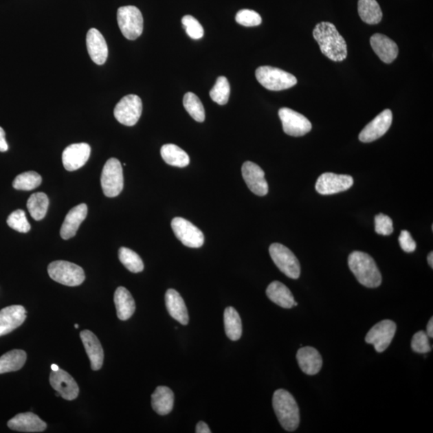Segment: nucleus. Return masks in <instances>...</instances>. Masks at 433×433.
I'll use <instances>...</instances> for the list:
<instances>
[{
    "mask_svg": "<svg viewBox=\"0 0 433 433\" xmlns=\"http://www.w3.org/2000/svg\"><path fill=\"white\" fill-rule=\"evenodd\" d=\"M313 36L319 43L322 54L335 62L344 61L348 56V46L344 38L340 35L333 23H318Z\"/></svg>",
    "mask_w": 433,
    "mask_h": 433,
    "instance_id": "1",
    "label": "nucleus"
},
{
    "mask_svg": "<svg viewBox=\"0 0 433 433\" xmlns=\"http://www.w3.org/2000/svg\"><path fill=\"white\" fill-rule=\"evenodd\" d=\"M349 268L358 282L368 288H377L382 282L381 274L369 254L354 252L348 257Z\"/></svg>",
    "mask_w": 433,
    "mask_h": 433,
    "instance_id": "2",
    "label": "nucleus"
},
{
    "mask_svg": "<svg viewBox=\"0 0 433 433\" xmlns=\"http://www.w3.org/2000/svg\"><path fill=\"white\" fill-rule=\"evenodd\" d=\"M273 408L278 420L284 430L293 432L300 423V408L292 395L284 389H278L273 396Z\"/></svg>",
    "mask_w": 433,
    "mask_h": 433,
    "instance_id": "3",
    "label": "nucleus"
},
{
    "mask_svg": "<svg viewBox=\"0 0 433 433\" xmlns=\"http://www.w3.org/2000/svg\"><path fill=\"white\" fill-rule=\"evenodd\" d=\"M255 76L265 89L281 91L292 88L297 84V79L289 72L271 66L258 67Z\"/></svg>",
    "mask_w": 433,
    "mask_h": 433,
    "instance_id": "4",
    "label": "nucleus"
},
{
    "mask_svg": "<svg viewBox=\"0 0 433 433\" xmlns=\"http://www.w3.org/2000/svg\"><path fill=\"white\" fill-rule=\"evenodd\" d=\"M47 272L53 280L65 286H80L85 280L83 268L70 262H52L47 267Z\"/></svg>",
    "mask_w": 433,
    "mask_h": 433,
    "instance_id": "5",
    "label": "nucleus"
},
{
    "mask_svg": "<svg viewBox=\"0 0 433 433\" xmlns=\"http://www.w3.org/2000/svg\"><path fill=\"white\" fill-rule=\"evenodd\" d=\"M101 187L108 197L118 196L123 190L124 176L122 164L117 158H110L104 166L101 173Z\"/></svg>",
    "mask_w": 433,
    "mask_h": 433,
    "instance_id": "6",
    "label": "nucleus"
},
{
    "mask_svg": "<svg viewBox=\"0 0 433 433\" xmlns=\"http://www.w3.org/2000/svg\"><path fill=\"white\" fill-rule=\"evenodd\" d=\"M118 23L123 36L129 41L136 40L143 32L142 14L136 7L120 8L118 11Z\"/></svg>",
    "mask_w": 433,
    "mask_h": 433,
    "instance_id": "7",
    "label": "nucleus"
},
{
    "mask_svg": "<svg viewBox=\"0 0 433 433\" xmlns=\"http://www.w3.org/2000/svg\"><path fill=\"white\" fill-rule=\"evenodd\" d=\"M269 252L274 264L285 276L293 279L300 278V264L290 249L282 244L274 243L269 247Z\"/></svg>",
    "mask_w": 433,
    "mask_h": 433,
    "instance_id": "8",
    "label": "nucleus"
},
{
    "mask_svg": "<svg viewBox=\"0 0 433 433\" xmlns=\"http://www.w3.org/2000/svg\"><path fill=\"white\" fill-rule=\"evenodd\" d=\"M142 101L137 95L125 96L114 109V117L118 122L126 126H133L141 118Z\"/></svg>",
    "mask_w": 433,
    "mask_h": 433,
    "instance_id": "9",
    "label": "nucleus"
},
{
    "mask_svg": "<svg viewBox=\"0 0 433 433\" xmlns=\"http://www.w3.org/2000/svg\"><path fill=\"white\" fill-rule=\"evenodd\" d=\"M171 226L177 238L186 247L199 248L204 244L203 233L190 221L177 216L172 220Z\"/></svg>",
    "mask_w": 433,
    "mask_h": 433,
    "instance_id": "10",
    "label": "nucleus"
},
{
    "mask_svg": "<svg viewBox=\"0 0 433 433\" xmlns=\"http://www.w3.org/2000/svg\"><path fill=\"white\" fill-rule=\"evenodd\" d=\"M397 331V324L392 320H385L370 329L365 337L366 343L373 344L375 351L383 353L391 344Z\"/></svg>",
    "mask_w": 433,
    "mask_h": 433,
    "instance_id": "11",
    "label": "nucleus"
},
{
    "mask_svg": "<svg viewBox=\"0 0 433 433\" xmlns=\"http://www.w3.org/2000/svg\"><path fill=\"white\" fill-rule=\"evenodd\" d=\"M284 133L291 137H302L309 133L311 123L304 115L291 109L282 108L278 111Z\"/></svg>",
    "mask_w": 433,
    "mask_h": 433,
    "instance_id": "12",
    "label": "nucleus"
},
{
    "mask_svg": "<svg viewBox=\"0 0 433 433\" xmlns=\"http://www.w3.org/2000/svg\"><path fill=\"white\" fill-rule=\"evenodd\" d=\"M353 184V177L325 173L318 178L315 189L322 195H331L348 190Z\"/></svg>",
    "mask_w": 433,
    "mask_h": 433,
    "instance_id": "13",
    "label": "nucleus"
},
{
    "mask_svg": "<svg viewBox=\"0 0 433 433\" xmlns=\"http://www.w3.org/2000/svg\"><path fill=\"white\" fill-rule=\"evenodd\" d=\"M392 123V113L390 109H385L377 115L359 135L360 142L369 143L384 136L391 127Z\"/></svg>",
    "mask_w": 433,
    "mask_h": 433,
    "instance_id": "14",
    "label": "nucleus"
},
{
    "mask_svg": "<svg viewBox=\"0 0 433 433\" xmlns=\"http://www.w3.org/2000/svg\"><path fill=\"white\" fill-rule=\"evenodd\" d=\"M50 384L53 389L67 401H74L78 397L80 388L76 380L65 370H52L50 374Z\"/></svg>",
    "mask_w": 433,
    "mask_h": 433,
    "instance_id": "15",
    "label": "nucleus"
},
{
    "mask_svg": "<svg viewBox=\"0 0 433 433\" xmlns=\"http://www.w3.org/2000/svg\"><path fill=\"white\" fill-rule=\"evenodd\" d=\"M242 175L247 187L258 196H265L268 194L269 187L265 179V173L257 164L245 162L242 167Z\"/></svg>",
    "mask_w": 433,
    "mask_h": 433,
    "instance_id": "16",
    "label": "nucleus"
},
{
    "mask_svg": "<svg viewBox=\"0 0 433 433\" xmlns=\"http://www.w3.org/2000/svg\"><path fill=\"white\" fill-rule=\"evenodd\" d=\"M91 147L87 143L70 144L62 154V162L65 170L75 171L83 167L89 161Z\"/></svg>",
    "mask_w": 433,
    "mask_h": 433,
    "instance_id": "17",
    "label": "nucleus"
},
{
    "mask_svg": "<svg viewBox=\"0 0 433 433\" xmlns=\"http://www.w3.org/2000/svg\"><path fill=\"white\" fill-rule=\"evenodd\" d=\"M27 318V311L23 306L13 305L0 311V336L11 333L21 326Z\"/></svg>",
    "mask_w": 433,
    "mask_h": 433,
    "instance_id": "18",
    "label": "nucleus"
},
{
    "mask_svg": "<svg viewBox=\"0 0 433 433\" xmlns=\"http://www.w3.org/2000/svg\"><path fill=\"white\" fill-rule=\"evenodd\" d=\"M86 45L91 60L96 65H104L108 58V45L98 29L91 28L87 33Z\"/></svg>",
    "mask_w": 433,
    "mask_h": 433,
    "instance_id": "19",
    "label": "nucleus"
},
{
    "mask_svg": "<svg viewBox=\"0 0 433 433\" xmlns=\"http://www.w3.org/2000/svg\"><path fill=\"white\" fill-rule=\"evenodd\" d=\"M86 353L91 362V368L98 370L102 368L104 363V350L98 337L89 330H84L80 334Z\"/></svg>",
    "mask_w": 433,
    "mask_h": 433,
    "instance_id": "20",
    "label": "nucleus"
},
{
    "mask_svg": "<svg viewBox=\"0 0 433 433\" xmlns=\"http://www.w3.org/2000/svg\"><path fill=\"white\" fill-rule=\"evenodd\" d=\"M13 431L21 432H42L46 430L47 423L32 412L19 413L8 422Z\"/></svg>",
    "mask_w": 433,
    "mask_h": 433,
    "instance_id": "21",
    "label": "nucleus"
},
{
    "mask_svg": "<svg viewBox=\"0 0 433 433\" xmlns=\"http://www.w3.org/2000/svg\"><path fill=\"white\" fill-rule=\"evenodd\" d=\"M370 46L379 59L390 64L397 59L399 48L396 43L383 34H375L370 38Z\"/></svg>",
    "mask_w": 433,
    "mask_h": 433,
    "instance_id": "22",
    "label": "nucleus"
},
{
    "mask_svg": "<svg viewBox=\"0 0 433 433\" xmlns=\"http://www.w3.org/2000/svg\"><path fill=\"white\" fill-rule=\"evenodd\" d=\"M88 214V206L82 203L72 208L66 215L64 223L60 229V236L63 239H69L74 237L80 225L83 223Z\"/></svg>",
    "mask_w": 433,
    "mask_h": 433,
    "instance_id": "23",
    "label": "nucleus"
},
{
    "mask_svg": "<svg viewBox=\"0 0 433 433\" xmlns=\"http://www.w3.org/2000/svg\"><path fill=\"white\" fill-rule=\"evenodd\" d=\"M296 358L300 369L307 375H314L320 373L322 366V356L315 348L304 346L298 351Z\"/></svg>",
    "mask_w": 433,
    "mask_h": 433,
    "instance_id": "24",
    "label": "nucleus"
},
{
    "mask_svg": "<svg viewBox=\"0 0 433 433\" xmlns=\"http://www.w3.org/2000/svg\"><path fill=\"white\" fill-rule=\"evenodd\" d=\"M168 314L182 325L189 322V313L180 293L173 289H168L165 296Z\"/></svg>",
    "mask_w": 433,
    "mask_h": 433,
    "instance_id": "25",
    "label": "nucleus"
},
{
    "mask_svg": "<svg viewBox=\"0 0 433 433\" xmlns=\"http://www.w3.org/2000/svg\"><path fill=\"white\" fill-rule=\"evenodd\" d=\"M114 302L118 319L128 320L134 314L136 305L133 298L126 288L119 287L114 293Z\"/></svg>",
    "mask_w": 433,
    "mask_h": 433,
    "instance_id": "26",
    "label": "nucleus"
},
{
    "mask_svg": "<svg viewBox=\"0 0 433 433\" xmlns=\"http://www.w3.org/2000/svg\"><path fill=\"white\" fill-rule=\"evenodd\" d=\"M267 296L269 300L286 309L293 307V302H296L289 288L278 281L269 284L267 289Z\"/></svg>",
    "mask_w": 433,
    "mask_h": 433,
    "instance_id": "27",
    "label": "nucleus"
},
{
    "mask_svg": "<svg viewBox=\"0 0 433 433\" xmlns=\"http://www.w3.org/2000/svg\"><path fill=\"white\" fill-rule=\"evenodd\" d=\"M175 403V395L170 388L159 386L152 395V407L159 415L166 416L171 412Z\"/></svg>",
    "mask_w": 433,
    "mask_h": 433,
    "instance_id": "28",
    "label": "nucleus"
},
{
    "mask_svg": "<svg viewBox=\"0 0 433 433\" xmlns=\"http://www.w3.org/2000/svg\"><path fill=\"white\" fill-rule=\"evenodd\" d=\"M161 155L168 165L175 167H186L190 164V157L180 147L167 144L161 148Z\"/></svg>",
    "mask_w": 433,
    "mask_h": 433,
    "instance_id": "29",
    "label": "nucleus"
},
{
    "mask_svg": "<svg viewBox=\"0 0 433 433\" xmlns=\"http://www.w3.org/2000/svg\"><path fill=\"white\" fill-rule=\"evenodd\" d=\"M27 360V354L23 350H12L0 357V374L16 372L21 370Z\"/></svg>",
    "mask_w": 433,
    "mask_h": 433,
    "instance_id": "30",
    "label": "nucleus"
},
{
    "mask_svg": "<svg viewBox=\"0 0 433 433\" xmlns=\"http://www.w3.org/2000/svg\"><path fill=\"white\" fill-rule=\"evenodd\" d=\"M225 331L228 338L232 341H237L243 334L242 320L238 312L234 307L225 308L224 312Z\"/></svg>",
    "mask_w": 433,
    "mask_h": 433,
    "instance_id": "31",
    "label": "nucleus"
},
{
    "mask_svg": "<svg viewBox=\"0 0 433 433\" xmlns=\"http://www.w3.org/2000/svg\"><path fill=\"white\" fill-rule=\"evenodd\" d=\"M358 12L362 21L368 24L381 21L383 13L377 0H359Z\"/></svg>",
    "mask_w": 433,
    "mask_h": 433,
    "instance_id": "32",
    "label": "nucleus"
},
{
    "mask_svg": "<svg viewBox=\"0 0 433 433\" xmlns=\"http://www.w3.org/2000/svg\"><path fill=\"white\" fill-rule=\"evenodd\" d=\"M49 206V200L45 192H36L29 197L27 207L32 218L40 221L45 218Z\"/></svg>",
    "mask_w": 433,
    "mask_h": 433,
    "instance_id": "33",
    "label": "nucleus"
},
{
    "mask_svg": "<svg viewBox=\"0 0 433 433\" xmlns=\"http://www.w3.org/2000/svg\"><path fill=\"white\" fill-rule=\"evenodd\" d=\"M183 105L188 113L197 122H203L206 119L203 104L197 96L192 93H187L183 98Z\"/></svg>",
    "mask_w": 433,
    "mask_h": 433,
    "instance_id": "34",
    "label": "nucleus"
},
{
    "mask_svg": "<svg viewBox=\"0 0 433 433\" xmlns=\"http://www.w3.org/2000/svg\"><path fill=\"white\" fill-rule=\"evenodd\" d=\"M42 177L38 173L29 171L18 175L13 181L12 186L18 190L30 191L40 186Z\"/></svg>",
    "mask_w": 433,
    "mask_h": 433,
    "instance_id": "35",
    "label": "nucleus"
},
{
    "mask_svg": "<svg viewBox=\"0 0 433 433\" xmlns=\"http://www.w3.org/2000/svg\"><path fill=\"white\" fill-rule=\"evenodd\" d=\"M118 256L122 263L129 271L133 273L142 272L144 269V263L141 257L133 250L126 247L120 248Z\"/></svg>",
    "mask_w": 433,
    "mask_h": 433,
    "instance_id": "36",
    "label": "nucleus"
},
{
    "mask_svg": "<svg viewBox=\"0 0 433 433\" xmlns=\"http://www.w3.org/2000/svg\"><path fill=\"white\" fill-rule=\"evenodd\" d=\"M230 94L229 81L225 76H219L216 83L210 91L212 100L216 104L225 105L227 104Z\"/></svg>",
    "mask_w": 433,
    "mask_h": 433,
    "instance_id": "37",
    "label": "nucleus"
},
{
    "mask_svg": "<svg viewBox=\"0 0 433 433\" xmlns=\"http://www.w3.org/2000/svg\"><path fill=\"white\" fill-rule=\"evenodd\" d=\"M7 223L12 229L21 233H27L31 230L30 223H28L25 212L17 210L12 212L8 216Z\"/></svg>",
    "mask_w": 433,
    "mask_h": 433,
    "instance_id": "38",
    "label": "nucleus"
},
{
    "mask_svg": "<svg viewBox=\"0 0 433 433\" xmlns=\"http://www.w3.org/2000/svg\"><path fill=\"white\" fill-rule=\"evenodd\" d=\"M235 21L244 27H256L262 23V17L252 10L243 9L236 14Z\"/></svg>",
    "mask_w": 433,
    "mask_h": 433,
    "instance_id": "39",
    "label": "nucleus"
},
{
    "mask_svg": "<svg viewBox=\"0 0 433 433\" xmlns=\"http://www.w3.org/2000/svg\"><path fill=\"white\" fill-rule=\"evenodd\" d=\"M181 22L186 32L192 40H199L204 36V28L197 19L192 16H185L182 18Z\"/></svg>",
    "mask_w": 433,
    "mask_h": 433,
    "instance_id": "40",
    "label": "nucleus"
},
{
    "mask_svg": "<svg viewBox=\"0 0 433 433\" xmlns=\"http://www.w3.org/2000/svg\"><path fill=\"white\" fill-rule=\"evenodd\" d=\"M411 346L413 351L420 354L430 353L432 350L430 337L423 331H418L413 335Z\"/></svg>",
    "mask_w": 433,
    "mask_h": 433,
    "instance_id": "41",
    "label": "nucleus"
},
{
    "mask_svg": "<svg viewBox=\"0 0 433 433\" xmlns=\"http://www.w3.org/2000/svg\"><path fill=\"white\" fill-rule=\"evenodd\" d=\"M375 230L378 234L388 236L393 232L392 220L388 216L379 214L375 218Z\"/></svg>",
    "mask_w": 433,
    "mask_h": 433,
    "instance_id": "42",
    "label": "nucleus"
},
{
    "mask_svg": "<svg viewBox=\"0 0 433 433\" xmlns=\"http://www.w3.org/2000/svg\"><path fill=\"white\" fill-rule=\"evenodd\" d=\"M399 245L403 252L412 253L417 249V243L413 240L412 235L407 230H402L399 237Z\"/></svg>",
    "mask_w": 433,
    "mask_h": 433,
    "instance_id": "43",
    "label": "nucleus"
},
{
    "mask_svg": "<svg viewBox=\"0 0 433 433\" xmlns=\"http://www.w3.org/2000/svg\"><path fill=\"white\" fill-rule=\"evenodd\" d=\"M8 149V144L5 139V132L2 127H0V152H6Z\"/></svg>",
    "mask_w": 433,
    "mask_h": 433,
    "instance_id": "44",
    "label": "nucleus"
},
{
    "mask_svg": "<svg viewBox=\"0 0 433 433\" xmlns=\"http://www.w3.org/2000/svg\"><path fill=\"white\" fill-rule=\"evenodd\" d=\"M195 432L197 433H211L210 428L203 421L197 423Z\"/></svg>",
    "mask_w": 433,
    "mask_h": 433,
    "instance_id": "45",
    "label": "nucleus"
},
{
    "mask_svg": "<svg viewBox=\"0 0 433 433\" xmlns=\"http://www.w3.org/2000/svg\"><path fill=\"white\" fill-rule=\"evenodd\" d=\"M426 333L428 335V337H430V338H432L433 337V319L432 318H431V320H430V322H428V324L427 326Z\"/></svg>",
    "mask_w": 433,
    "mask_h": 433,
    "instance_id": "46",
    "label": "nucleus"
},
{
    "mask_svg": "<svg viewBox=\"0 0 433 433\" xmlns=\"http://www.w3.org/2000/svg\"><path fill=\"white\" fill-rule=\"evenodd\" d=\"M428 265L432 268L433 267V253L431 252L428 255Z\"/></svg>",
    "mask_w": 433,
    "mask_h": 433,
    "instance_id": "47",
    "label": "nucleus"
},
{
    "mask_svg": "<svg viewBox=\"0 0 433 433\" xmlns=\"http://www.w3.org/2000/svg\"><path fill=\"white\" fill-rule=\"evenodd\" d=\"M51 368L52 370H57L60 368L56 364H52Z\"/></svg>",
    "mask_w": 433,
    "mask_h": 433,
    "instance_id": "48",
    "label": "nucleus"
},
{
    "mask_svg": "<svg viewBox=\"0 0 433 433\" xmlns=\"http://www.w3.org/2000/svg\"><path fill=\"white\" fill-rule=\"evenodd\" d=\"M75 327H76V329H78L79 325H78V324H76V325H75Z\"/></svg>",
    "mask_w": 433,
    "mask_h": 433,
    "instance_id": "49",
    "label": "nucleus"
}]
</instances>
